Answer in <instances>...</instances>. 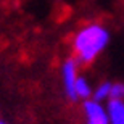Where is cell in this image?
Instances as JSON below:
<instances>
[{
  "label": "cell",
  "instance_id": "6da1fadb",
  "mask_svg": "<svg viewBox=\"0 0 124 124\" xmlns=\"http://www.w3.org/2000/svg\"><path fill=\"white\" fill-rule=\"evenodd\" d=\"M110 39V29L101 21H85L69 37L71 56L81 66H89L105 52Z\"/></svg>",
  "mask_w": 124,
  "mask_h": 124
},
{
  "label": "cell",
  "instance_id": "7a4b0ae2",
  "mask_svg": "<svg viewBox=\"0 0 124 124\" xmlns=\"http://www.w3.org/2000/svg\"><path fill=\"white\" fill-rule=\"evenodd\" d=\"M81 64L74 60L73 56L64 58L60 68V76H61V84H63L64 95L68 97V100L78 101L76 100V82L81 76Z\"/></svg>",
  "mask_w": 124,
  "mask_h": 124
},
{
  "label": "cell",
  "instance_id": "3957f363",
  "mask_svg": "<svg viewBox=\"0 0 124 124\" xmlns=\"http://www.w3.org/2000/svg\"><path fill=\"white\" fill-rule=\"evenodd\" d=\"M82 115L85 124H110L106 105L101 101L93 100V98L82 101Z\"/></svg>",
  "mask_w": 124,
  "mask_h": 124
},
{
  "label": "cell",
  "instance_id": "277c9868",
  "mask_svg": "<svg viewBox=\"0 0 124 124\" xmlns=\"http://www.w3.org/2000/svg\"><path fill=\"white\" fill-rule=\"evenodd\" d=\"M105 105L110 124H124V100H108Z\"/></svg>",
  "mask_w": 124,
  "mask_h": 124
},
{
  "label": "cell",
  "instance_id": "5b68a950",
  "mask_svg": "<svg viewBox=\"0 0 124 124\" xmlns=\"http://www.w3.org/2000/svg\"><path fill=\"white\" fill-rule=\"evenodd\" d=\"M93 87L92 84L87 81V78H84L82 74L79 76L78 82H76V100L78 101H85L89 98H92Z\"/></svg>",
  "mask_w": 124,
  "mask_h": 124
},
{
  "label": "cell",
  "instance_id": "8992f818",
  "mask_svg": "<svg viewBox=\"0 0 124 124\" xmlns=\"http://www.w3.org/2000/svg\"><path fill=\"white\" fill-rule=\"evenodd\" d=\"M110 93H111V82L103 81V82H100L98 85L93 87L92 98L97 101H101V103H106V101L110 100Z\"/></svg>",
  "mask_w": 124,
  "mask_h": 124
},
{
  "label": "cell",
  "instance_id": "52a82bcc",
  "mask_svg": "<svg viewBox=\"0 0 124 124\" xmlns=\"http://www.w3.org/2000/svg\"><path fill=\"white\" fill-rule=\"evenodd\" d=\"M110 100H124V82H121V81L111 82Z\"/></svg>",
  "mask_w": 124,
  "mask_h": 124
},
{
  "label": "cell",
  "instance_id": "ba28073f",
  "mask_svg": "<svg viewBox=\"0 0 124 124\" xmlns=\"http://www.w3.org/2000/svg\"><path fill=\"white\" fill-rule=\"evenodd\" d=\"M0 124H8L7 121H3V119H0Z\"/></svg>",
  "mask_w": 124,
  "mask_h": 124
}]
</instances>
